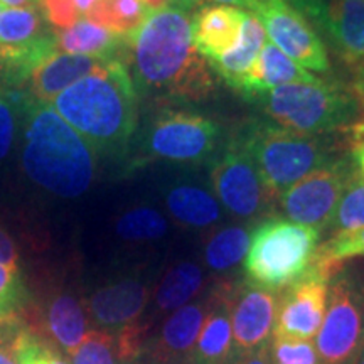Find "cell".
<instances>
[{
    "label": "cell",
    "instance_id": "4",
    "mask_svg": "<svg viewBox=\"0 0 364 364\" xmlns=\"http://www.w3.org/2000/svg\"><path fill=\"white\" fill-rule=\"evenodd\" d=\"M321 231L282 218L262 221L250 233L243 260L245 284L277 294L312 268Z\"/></svg>",
    "mask_w": 364,
    "mask_h": 364
},
{
    "label": "cell",
    "instance_id": "3",
    "mask_svg": "<svg viewBox=\"0 0 364 364\" xmlns=\"http://www.w3.org/2000/svg\"><path fill=\"white\" fill-rule=\"evenodd\" d=\"M139 95L124 59L85 76L51 103L95 154L122 152L136 130Z\"/></svg>",
    "mask_w": 364,
    "mask_h": 364
},
{
    "label": "cell",
    "instance_id": "41",
    "mask_svg": "<svg viewBox=\"0 0 364 364\" xmlns=\"http://www.w3.org/2000/svg\"><path fill=\"white\" fill-rule=\"evenodd\" d=\"M0 6L16 9V7H31L39 6V0H0Z\"/></svg>",
    "mask_w": 364,
    "mask_h": 364
},
{
    "label": "cell",
    "instance_id": "44",
    "mask_svg": "<svg viewBox=\"0 0 364 364\" xmlns=\"http://www.w3.org/2000/svg\"><path fill=\"white\" fill-rule=\"evenodd\" d=\"M145 4H147L149 9H157V7H162L164 4H167L169 0H144Z\"/></svg>",
    "mask_w": 364,
    "mask_h": 364
},
{
    "label": "cell",
    "instance_id": "23",
    "mask_svg": "<svg viewBox=\"0 0 364 364\" xmlns=\"http://www.w3.org/2000/svg\"><path fill=\"white\" fill-rule=\"evenodd\" d=\"M265 43L267 34L260 21L253 14H248L243 26H241L240 39L235 48L223 56L209 61V66L221 76V80L230 88L240 91L241 85L248 78L250 71L260 56Z\"/></svg>",
    "mask_w": 364,
    "mask_h": 364
},
{
    "label": "cell",
    "instance_id": "13",
    "mask_svg": "<svg viewBox=\"0 0 364 364\" xmlns=\"http://www.w3.org/2000/svg\"><path fill=\"white\" fill-rule=\"evenodd\" d=\"M24 321L66 358L90 331L85 299L66 287H53L41 299L33 295Z\"/></svg>",
    "mask_w": 364,
    "mask_h": 364
},
{
    "label": "cell",
    "instance_id": "7",
    "mask_svg": "<svg viewBox=\"0 0 364 364\" xmlns=\"http://www.w3.org/2000/svg\"><path fill=\"white\" fill-rule=\"evenodd\" d=\"M318 364H356L364 348V282L341 268L329 280L327 307L316 336Z\"/></svg>",
    "mask_w": 364,
    "mask_h": 364
},
{
    "label": "cell",
    "instance_id": "36",
    "mask_svg": "<svg viewBox=\"0 0 364 364\" xmlns=\"http://www.w3.org/2000/svg\"><path fill=\"white\" fill-rule=\"evenodd\" d=\"M24 318L9 324H0V364H21L16 351V336Z\"/></svg>",
    "mask_w": 364,
    "mask_h": 364
},
{
    "label": "cell",
    "instance_id": "28",
    "mask_svg": "<svg viewBox=\"0 0 364 364\" xmlns=\"http://www.w3.org/2000/svg\"><path fill=\"white\" fill-rule=\"evenodd\" d=\"M115 231L124 241L147 243V241L164 238L169 231V223L156 208L135 206L118 218Z\"/></svg>",
    "mask_w": 364,
    "mask_h": 364
},
{
    "label": "cell",
    "instance_id": "34",
    "mask_svg": "<svg viewBox=\"0 0 364 364\" xmlns=\"http://www.w3.org/2000/svg\"><path fill=\"white\" fill-rule=\"evenodd\" d=\"M268 349L273 364H318L312 341L272 338Z\"/></svg>",
    "mask_w": 364,
    "mask_h": 364
},
{
    "label": "cell",
    "instance_id": "5",
    "mask_svg": "<svg viewBox=\"0 0 364 364\" xmlns=\"http://www.w3.org/2000/svg\"><path fill=\"white\" fill-rule=\"evenodd\" d=\"M287 130L304 135L356 127L361 102L356 95L321 78L312 83H290L252 98Z\"/></svg>",
    "mask_w": 364,
    "mask_h": 364
},
{
    "label": "cell",
    "instance_id": "17",
    "mask_svg": "<svg viewBox=\"0 0 364 364\" xmlns=\"http://www.w3.org/2000/svg\"><path fill=\"white\" fill-rule=\"evenodd\" d=\"M233 285L220 284L208 297V314L188 359L189 364H233Z\"/></svg>",
    "mask_w": 364,
    "mask_h": 364
},
{
    "label": "cell",
    "instance_id": "11",
    "mask_svg": "<svg viewBox=\"0 0 364 364\" xmlns=\"http://www.w3.org/2000/svg\"><path fill=\"white\" fill-rule=\"evenodd\" d=\"M248 14L260 21L270 43L295 65L318 73L329 70L324 43L306 17L287 0H257Z\"/></svg>",
    "mask_w": 364,
    "mask_h": 364
},
{
    "label": "cell",
    "instance_id": "22",
    "mask_svg": "<svg viewBox=\"0 0 364 364\" xmlns=\"http://www.w3.org/2000/svg\"><path fill=\"white\" fill-rule=\"evenodd\" d=\"M316 80L318 78L295 65L292 59L285 56L275 44L267 41L240 91L248 98H255L273 88H279V86L290 83H312Z\"/></svg>",
    "mask_w": 364,
    "mask_h": 364
},
{
    "label": "cell",
    "instance_id": "29",
    "mask_svg": "<svg viewBox=\"0 0 364 364\" xmlns=\"http://www.w3.org/2000/svg\"><path fill=\"white\" fill-rule=\"evenodd\" d=\"M33 304V292L27 287L19 265L0 263V324L21 321Z\"/></svg>",
    "mask_w": 364,
    "mask_h": 364
},
{
    "label": "cell",
    "instance_id": "18",
    "mask_svg": "<svg viewBox=\"0 0 364 364\" xmlns=\"http://www.w3.org/2000/svg\"><path fill=\"white\" fill-rule=\"evenodd\" d=\"M113 59H102L81 54L53 53L41 65L34 68L24 91L36 102L51 105L56 97L85 76L103 70Z\"/></svg>",
    "mask_w": 364,
    "mask_h": 364
},
{
    "label": "cell",
    "instance_id": "1",
    "mask_svg": "<svg viewBox=\"0 0 364 364\" xmlns=\"http://www.w3.org/2000/svg\"><path fill=\"white\" fill-rule=\"evenodd\" d=\"M199 7L198 0H169L150 9L127 51L136 95L201 100L215 90L211 70L193 39Z\"/></svg>",
    "mask_w": 364,
    "mask_h": 364
},
{
    "label": "cell",
    "instance_id": "14",
    "mask_svg": "<svg viewBox=\"0 0 364 364\" xmlns=\"http://www.w3.org/2000/svg\"><path fill=\"white\" fill-rule=\"evenodd\" d=\"M149 300V282L139 275H124L97 287L85 299V306L95 329L117 336L142 322Z\"/></svg>",
    "mask_w": 364,
    "mask_h": 364
},
{
    "label": "cell",
    "instance_id": "15",
    "mask_svg": "<svg viewBox=\"0 0 364 364\" xmlns=\"http://www.w3.org/2000/svg\"><path fill=\"white\" fill-rule=\"evenodd\" d=\"M277 295L257 287L241 285L231 299L233 364L270 344L275 327Z\"/></svg>",
    "mask_w": 364,
    "mask_h": 364
},
{
    "label": "cell",
    "instance_id": "12",
    "mask_svg": "<svg viewBox=\"0 0 364 364\" xmlns=\"http://www.w3.org/2000/svg\"><path fill=\"white\" fill-rule=\"evenodd\" d=\"M211 181L223 206L238 218L257 216L270 198L240 135L213 166Z\"/></svg>",
    "mask_w": 364,
    "mask_h": 364
},
{
    "label": "cell",
    "instance_id": "43",
    "mask_svg": "<svg viewBox=\"0 0 364 364\" xmlns=\"http://www.w3.org/2000/svg\"><path fill=\"white\" fill-rule=\"evenodd\" d=\"M73 2H75V6H76V9H78V12L81 14V17H85L86 14L91 11V7L98 2V0H73Z\"/></svg>",
    "mask_w": 364,
    "mask_h": 364
},
{
    "label": "cell",
    "instance_id": "37",
    "mask_svg": "<svg viewBox=\"0 0 364 364\" xmlns=\"http://www.w3.org/2000/svg\"><path fill=\"white\" fill-rule=\"evenodd\" d=\"M19 248L12 235L0 225V263L6 265H19Z\"/></svg>",
    "mask_w": 364,
    "mask_h": 364
},
{
    "label": "cell",
    "instance_id": "2",
    "mask_svg": "<svg viewBox=\"0 0 364 364\" xmlns=\"http://www.w3.org/2000/svg\"><path fill=\"white\" fill-rule=\"evenodd\" d=\"M21 164L31 182L63 199L83 196L97 174V154L51 105L26 93L21 117Z\"/></svg>",
    "mask_w": 364,
    "mask_h": 364
},
{
    "label": "cell",
    "instance_id": "39",
    "mask_svg": "<svg viewBox=\"0 0 364 364\" xmlns=\"http://www.w3.org/2000/svg\"><path fill=\"white\" fill-rule=\"evenodd\" d=\"M356 97L359 98V102L364 105V65H361L359 68V73H358V81H356ZM359 135L364 134V122L361 125V129L358 132Z\"/></svg>",
    "mask_w": 364,
    "mask_h": 364
},
{
    "label": "cell",
    "instance_id": "35",
    "mask_svg": "<svg viewBox=\"0 0 364 364\" xmlns=\"http://www.w3.org/2000/svg\"><path fill=\"white\" fill-rule=\"evenodd\" d=\"M46 21L56 31H63L80 19L81 14L73 0H39Z\"/></svg>",
    "mask_w": 364,
    "mask_h": 364
},
{
    "label": "cell",
    "instance_id": "45",
    "mask_svg": "<svg viewBox=\"0 0 364 364\" xmlns=\"http://www.w3.org/2000/svg\"><path fill=\"white\" fill-rule=\"evenodd\" d=\"M356 364H364V348H363V351H361V354H359V358H358V361H356Z\"/></svg>",
    "mask_w": 364,
    "mask_h": 364
},
{
    "label": "cell",
    "instance_id": "19",
    "mask_svg": "<svg viewBox=\"0 0 364 364\" xmlns=\"http://www.w3.org/2000/svg\"><path fill=\"white\" fill-rule=\"evenodd\" d=\"M208 314V299L177 309L164 322L150 344L149 354L156 364L188 361Z\"/></svg>",
    "mask_w": 364,
    "mask_h": 364
},
{
    "label": "cell",
    "instance_id": "31",
    "mask_svg": "<svg viewBox=\"0 0 364 364\" xmlns=\"http://www.w3.org/2000/svg\"><path fill=\"white\" fill-rule=\"evenodd\" d=\"M24 90H11L0 85V162L11 156L17 136L21 135Z\"/></svg>",
    "mask_w": 364,
    "mask_h": 364
},
{
    "label": "cell",
    "instance_id": "30",
    "mask_svg": "<svg viewBox=\"0 0 364 364\" xmlns=\"http://www.w3.org/2000/svg\"><path fill=\"white\" fill-rule=\"evenodd\" d=\"M334 235L349 233L364 228V177L356 174L344 189L329 225Z\"/></svg>",
    "mask_w": 364,
    "mask_h": 364
},
{
    "label": "cell",
    "instance_id": "16",
    "mask_svg": "<svg viewBox=\"0 0 364 364\" xmlns=\"http://www.w3.org/2000/svg\"><path fill=\"white\" fill-rule=\"evenodd\" d=\"M326 27L343 56L364 65V0H295Z\"/></svg>",
    "mask_w": 364,
    "mask_h": 364
},
{
    "label": "cell",
    "instance_id": "32",
    "mask_svg": "<svg viewBox=\"0 0 364 364\" xmlns=\"http://www.w3.org/2000/svg\"><path fill=\"white\" fill-rule=\"evenodd\" d=\"M354 257H364V228L349 233H338L317 248L316 262L336 273L343 262Z\"/></svg>",
    "mask_w": 364,
    "mask_h": 364
},
{
    "label": "cell",
    "instance_id": "9",
    "mask_svg": "<svg viewBox=\"0 0 364 364\" xmlns=\"http://www.w3.org/2000/svg\"><path fill=\"white\" fill-rule=\"evenodd\" d=\"M354 176L351 164L336 161L302 177L280 194L287 218L321 231L329 225L341 196Z\"/></svg>",
    "mask_w": 364,
    "mask_h": 364
},
{
    "label": "cell",
    "instance_id": "33",
    "mask_svg": "<svg viewBox=\"0 0 364 364\" xmlns=\"http://www.w3.org/2000/svg\"><path fill=\"white\" fill-rule=\"evenodd\" d=\"M71 364H122L115 336L100 329H90L85 339L70 356Z\"/></svg>",
    "mask_w": 364,
    "mask_h": 364
},
{
    "label": "cell",
    "instance_id": "46",
    "mask_svg": "<svg viewBox=\"0 0 364 364\" xmlns=\"http://www.w3.org/2000/svg\"><path fill=\"white\" fill-rule=\"evenodd\" d=\"M2 9H4V7H2V6H0V12H2Z\"/></svg>",
    "mask_w": 364,
    "mask_h": 364
},
{
    "label": "cell",
    "instance_id": "24",
    "mask_svg": "<svg viewBox=\"0 0 364 364\" xmlns=\"http://www.w3.org/2000/svg\"><path fill=\"white\" fill-rule=\"evenodd\" d=\"M166 204L176 221L191 228H206L221 218V206L209 191L194 184H177L166 194Z\"/></svg>",
    "mask_w": 364,
    "mask_h": 364
},
{
    "label": "cell",
    "instance_id": "10",
    "mask_svg": "<svg viewBox=\"0 0 364 364\" xmlns=\"http://www.w3.org/2000/svg\"><path fill=\"white\" fill-rule=\"evenodd\" d=\"M334 273L318 265L312 268L280 295H277V316L272 338L312 341L321 329L327 307V290Z\"/></svg>",
    "mask_w": 364,
    "mask_h": 364
},
{
    "label": "cell",
    "instance_id": "40",
    "mask_svg": "<svg viewBox=\"0 0 364 364\" xmlns=\"http://www.w3.org/2000/svg\"><path fill=\"white\" fill-rule=\"evenodd\" d=\"M211 2L223 4V6H231V7L247 9V12H250V11H252L253 4L257 2V0H211Z\"/></svg>",
    "mask_w": 364,
    "mask_h": 364
},
{
    "label": "cell",
    "instance_id": "42",
    "mask_svg": "<svg viewBox=\"0 0 364 364\" xmlns=\"http://www.w3.org/2000/svg\"><path fill=\"white\" fill-rule=\"evenodd\" d=\"M354 166L359 171V176L364 177V142H361L354 150Z\"/></svg>",
    "mask_w": 364,
    "mask_h": 364
},
{
    "label": "cell",
    "instance_id": "27",
    "mask_svg": "<svg viewBox=\"0 0 364 364\" xmlns=\"http://www.w3.org/2000/svg\"><path fill=\"white\" fill-rule=\"evenodd\" d=\"M250 247V231L241 226L218 230L208 240L204 260L213 272H226L245 260Z\"/></svg>",
    "mask_w": 364,
    "mask_h": 364
},
{
    "label": "cell",
    "instance_id": "25",
    "mask_svg": "<svg viewBox=\"0 0 364 364\" xmlns=\"http://www.w3.org/2000/svg\"><path fill=\"white\" fill-rule=\"evenodd\" d=\"M203 268L194 262H179L167 270L154 294L156 312H176L188 306L189 300L203 289Z\"/></svg>",
    "mask_w": 364,
    "mask_h": 364
},
{
    "label": "cell",
    "instance_id": "20",
    "mask_svg": "<svg viewBox=\"0 0 364 364\" xmlns=\"http://www.w3.org/2000/svg\"><path fill=\"white\" fill-rule=\"evenodd\" d=\"M247 16V11L223 4L199 7L193 24V39L198 53L209 63L233 49Z\"/></svg>",
    "mask_w": 364,
    "mask_h": 364
},
{
    "label": "cell",
    "instance_id": "6",
    "mask_svg": "<svg viewBox=\"0 0 364 364\" xmlns=\"http://www.w3.org/2000/svg\"><path fill=\"white\" fill-rule=\"evenodd\" d=\"M240 136L270 196H280L302 177L329 162L317 139L284 127L255 124L247 127Z\"/></svg>",
    "mask_w": 364,
    "mask_h": 364
},
{
    "label": "cell",
    "instance_id": "26",
    "mask_svg": "<svg viewBox=\"0 0 364 364\" xmlns=\"http://www.w3.org/2000/svg\"><path fill=\"white\" fill-rule=\"evenodd\" d=\"M149 12L150 9L144 0H98L85 17L117 36L130 39Z\"/></svg>",
    "mask_w": 364,
    "mask_h": 364
},
{
    "label": "cell",
    "instance_id": "38",
    "mask_svg": "<svg viewBox=\"0 0 364 364\" xmlns=\"http://www.w3.org/2000/svg\"><path fill=\"white\" fill-rule=\"evenodd\" d=\"M236 364H273L270 358V349H268V346L257 349V351L250 353L247 356L241 358Z\"/></svg>",
    "mask_w": 364,
    "mask_h": 364
},
{
    "label": "cell",
    "instance_id": "21",
    "mask_svg": "<svg viewBox=\"0 0 364 364\" xmlns=\"http://www.w3.org/2000/svg\"><path fill=\"white\" fill-rule=\"evenodd\" d=\"M56 51L125 61L129 39L95 24L86 17H80L66 29L56 31Z\"/></svg>",
    "mask_w": 364,
    "mask_h": 364
},
{
    "label": "cell",
    "instance_id": "8",
    "mask_svg": "<svg viewBox=\"0 0 364 364\" xmlns=\"http://www.w3.org/2000/svg\"><path fill=\"white\" fill-rule=\"evenodd\" d=\"M220 127L201 113L164 110L150 122L142 140L147 159L201 162L215 152Z\"/></svg>",
    "mask_w": 364,
    "mask_h": 364
}]
</instances>
